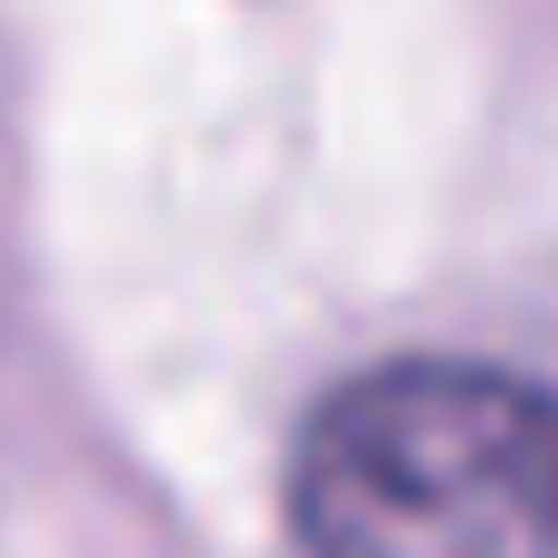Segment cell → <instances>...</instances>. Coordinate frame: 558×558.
Returning <instances> with one entry per match:
<instances>
[{
  "instance_id": "1",
  "label": "cell",
  "mask_w": 558,
  "mask_h": 558,
  "mask_svg": "<svg viewBox=\"0 0 558 558\" xmlns=\"http://www.w3.org/2000/svg\"><path fill=\"white\" fill-rule=\"evenodd\" d=\"M311 558H558V393L497 362H373L290 445Z\"/></svg>"
}]
</instances>
